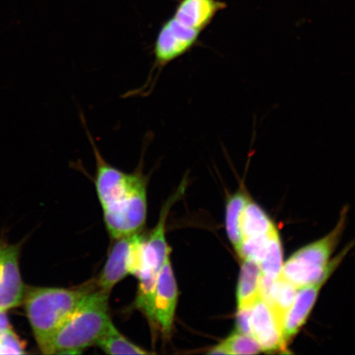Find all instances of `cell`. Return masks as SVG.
Here are the masks:
<instances>
[{
    "instance_id": "20",
    "label": "cell",
    "mask_w": 355,
    "mask_h": 355,
    "mask_svg": "<svg viewBox=\"0 0 355 355\" xmlns=\"http://www.w3.org/2000/svg\"><path fill=\"white\" fill-rule=\"evenodd\" d=\"M10 322H8L6 312H0V336L4 332L10 329Z\"/></svg>"
},
{
    "instance_id": "21",
    "label": "cell",
    "mask_w": 355,
    "mask_h": 355,
    "mask_svg": "<svg viewBox=\"0 0 355 355\" xmlns=\"http://www.w3.org/2000/svg\"><path fill=\"white\" fill-rule=\"evenodd\" d=\"M3 248H4V246H3L1 243H0V270H1V266H2V256H3Z\"/></svg>"
},
{
    "instance_id": "7",
    "label": "cell",
    "mask_w": 355,
    "mask_h": 355,
    "mask_svg": "<svg viewBox=\"0 0 355 355\" xmlns=\"http://www.w3.org/2000/svg\"><path fill=\"white\" fill-rule=\"evenodd\" d=\"M178 299L179 290L170 255L159 273L155 288L153 302V329L161 332L165 339H170L172 334Z\"/></svg>"
},
{
    "instance_id": "10",
    "label": "cell",
    "mask_w": 355,
    "mask_h": 355,
    "mask_svg": "<svg viewBox=\"0 0 355 355\" xmlns=\"http://www.w3.org/2000/svg\"><path fill=\"white\" fill-rule=\"evenodd\" d=\"M327 279V278L323 279L312 285L299 288L294 303L288 311L283 322V333L286 343L300 331L307 321L316 303L319 292Z\"/></svg>"
},
{
    "instance_id": "2",
    "label": "cell",
    "mask_w": 355,
    "mask_h": 355,
    "mask_svg": "<svg viewBox=\"0 0 355 355\" xmlns=\"http://www.w3.org/2000/svg\"><path fill=\"white\" fill-rule=\"evenodd\" d=\"M96 287V279H93L74 288L28 287L26 290V316L42 354H51L58 330Z\"/></svg>"
},
{
    "instance_id": "15",
    "label": "cell",
    "mask_w": 355,
    "mask_h": 355,
    "mask_svg": "<svg viewBox=\"0 0 355 355\" xmlns=\"http://www.w3.org/2000/svg\"><path fill=\"white\" fill-rule=\"evenodd\" d=\"M276 226L263 210L250 200L242 216V241L268 234Z\"/></svg>"
},
{
    "instance_id": "6",
    "label": "cell",
    "mask_w": 355,
    "mask_h": 355,
    "mask_svg": "<svg viewBox=\"0 0 355 355\" xmlns=\"http://www.w3.org/2000/svg\"><path fill=\"white\" fill-rule=\"evenodd\" d=\"M145 239L139 232L117 239L98 278L96 279L97 288L110 294L113 288L128 275L139 277Z\"/></svg>"
},
{
    "instance_id": "11",
    "label": "cell",
    "mask_w": 355,
    "mask_h": 355,
    "mask_svg": "<svg viewBox=\"0 0 355 355\" xmlns=\"http://www.w3.org/2000/svg\"><path fill=\"white\" fill-rule=\"evenodd\" d=\"M298 290V288L282 276L277 279H270L261 275V299L264 300L273 311L282 327L284 319L294 303Z\"/></svg>"
},
{
    "instance_id": "8",
    "label": "cell",
    "mask_w": 355,
    "mask_h": 355,
    "mask_svg": "<svg viewBox=\"0 0 355 355\" xmlns=\"http://www.w3.org/2000/svg\"><path fill=\"white\" fill-rule=\"evenodd\" d=\"M250 328V336L259 343L261 352H284L286 349L282 323L261 297L251 309Z\"/></svg>"
},
{
    "instance_id": "5",
    "label": "cell",
    "mask_w": 355,
    "mask_h": 355,
    "mask_svg": "<svg viewBox=\"0 0 355 355\" xmlns=\"http://www.w3.org/2000/svg\"><path fill=\"white\" fill-rule=\"evenodd\" d=\"M180 191L172 197L164 207L159 222L148 237H146L144 250L143 264L137 279L139 290L136 298V307L148 319L150 327L154 328L153 302L155 286L159 273L168 256L171 248L166 239V222L172 204L180 195Z\"/></svg>"
},
{
    "instance_id": "4",
    "label": "cell",
    "mask_w": 355,
    "mask_h": 355,
    "mask_svg": "<svg viewBox=\"0 0 355 355\" xmlns=\"http://www.w3.org/2000/svg\"><path fill=\"white\" fill-rule=\"evenodd\" d=\"M345 212L338 224L323 239L302 248L283 264L281 276L296 288L312 285L330 277L338 261L330 263L345 224Z\"/></svg>"
},
{
    "instance_id": "17",
    "label": "cell",
    "mask_w": 355,
    "mask_h": 355,
    "mask_svg": "<svg viewBox=\"0 0 355 355\" xmlns=\"http://www.w3.org/2000/svg\"><path fill=\"white\" fill-rule=\"evenodd\" d=\"M261 352L254 337L235 332L209 350L210 354H256Z\"/></svg>"
},
{
    "instance_id": "16",
    "label": "cell",
    "mask_w": 355,
    "mask_h": 355,
    "mask_svg": "<svg viewBox=\"0 0 355 355\" xmlns=\"http://www.w3.org/2000/svg\"><path fill=\"white\" fill-rule=\"evenodd\" d=\"M108 354H149L140 346L133 344L121 334L115 326L110 327V329L101 338L97 341L96 345Z\"/></svg>"
},
{
    "instance_id": "13",
    "label": "cell",
    "mask_w": 355,
    "mask_h": 355,
    "mask_svg": "<svg viewBox=\"0 0 355 355\" xmlns=\"http://www.w3.org/2000/svg\"><path fill=\"white\" fill-rule=\"evenodd\" d=\"M261 272L259 266L243 261L237 286V309H248L261 298Z\"/></svg>"
},
{
    "instance_id": "9",
    "label": "cell",
    "mask_w": 355,
    "mask_h": 355,
    "mask_svg": "<svg viewBox=\"0 0 355 355\" xmlns=\"http://www.w3.org/2000/svg\"><path fill=\"white\" fill-rule=\"evenodd\" d=\"M25 292L19 269V248L4 246L0 270V312L19 307L24 302Z\"/></svg>"
},
{
    "instance_id": "3",
    "label": "cell",
    "mask_w": 355,
    "mask_h": 355,
    "mask_svg": "<svg viewBox=\"0 0 355 355\" xmlns=\"http://www.w3.org/2000/svg\"><path fill=\"white\" fill-rule=\"evenodd\" d=\"M110 295L96 287L86 297L56 332L51 354H80L96 345L114 324L109 313Z\"/></svg>"
},
{
    "instance_id": "19",
    "label": "cell",
    "mask_w": 355,
    "mask_h": 355,
    "mask_svg": "<svg viewBox=\"0 0 355 355\" xmlns=\"http://www.w3.org/2000/svg\"><path fill=\"white\" fill-rule=\"evenodd\" d=\"M24 345L10 329L0 336V354H25Z\"/></svg>"
},
{
    "instance_id": "18",
    "label": "cell",
    "mask_w": 355,
    "mask_h": 355,
    "mask_svg": "<svg viewBox=\"0 0 355 355\" xmlns=\"http://www.w3.org/2000/svg\"><path fill=\"white\" fill-rule=\"evenodd\" d=\"M283 264L282 241L276 228L270 234L268 250L259 266L263 277L277 279L281 276Z\"/></svg>"
},
{
    "instance_id": "1",
    "label": "cell",
    "mask_w": 355,
    "mask_h": 355,
    "mask_svg": "<svg viewBox=\"0 0 355 355\" xmlns=\"http://www.w3.org/2000/svg\"><path fill=\"white\" fill-rule=\"evenodd\" d=\"M85 128L95 155L96 193L110 236L118 239L139 232L148 212V178L144 175L141 166L128 173L110 165Z\"/></svg>"
},
{
    "instance_id": "12",
    "label": "cell",
    "mask_w": 355,
    "mask_h": 355,
    "mask_svg": "<svg viewBox=\"0 0 355 355\" xmlns=\"http://www.w3.org/2000/svg\"><path fill=\"white\" fill-rule=\"evenodd\" d=\"M226 4L219 0H179L174 15L204 32Z\"/></svg>"
},
{
    "instance_id": "14",
    "label": "cell",
    "mask_w": 355,
    "mask_h": 355,
    "mask_svg": "<svg viewBox=\"0 0 355 355\" xmlns=\"http://www.w3.org/2000/svg\"><path fill=\"white\" fill-rule=\"evenodd\" d=\"M250 198L243 189L232 195L228 199L226 205L225 213V227L229 239L233 244L235 250H237L241 245V220L243 211L245 209L247 203Z\"/></svg>"
}]
</instances>
